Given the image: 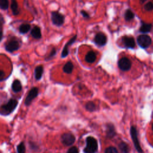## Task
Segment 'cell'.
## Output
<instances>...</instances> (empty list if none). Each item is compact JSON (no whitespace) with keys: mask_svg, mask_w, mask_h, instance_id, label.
I'll return each instance as SVG.
<instances>
[{"mask_svg":"<svg viewBox=\"0 0 153 153\" xmlns=\"http://www.w3.org/2000/svg\"><path fill=\"white\" fill-rule=\"evenodd\" d=\"M96 59V54L93 51H88L85 56V60L88 63H92Z\"/></svg>","mask_w":153,"mask_h":153,"instance_id":"9a60e30c","label":"cell"},{"mask_svg":"<svg viewBox=\"0 0 153 153\" xmlns=\"http://www.w3.org/2000/svg\"><path fill=\"white\" fill-rule=\"evenodd\" d=\"M5 77V73L2 70H0V81L3 80Z\"/></svg>","mask_w":153,"mask_h":153,"instance_id":"d6a6232c","label":"cell"},{"mask_svg":"<svg viewBox=\"0 0 153 153\" xmlns=\"http://www.w3.org/2000/svg\"><path fill=\"white\" fill-rule=\"evenodd\" d=\"M30 29V25L29 23H23L20 25L19 31L21 34H25L27 33Z\"/></svg>","mask_w":153,"mask_h":153,"instance_id":"ffe728a7","label":"cell"},{"mask_svg":"<svg viewBox=\"0 0 153 153\" xmlns=\"http://www.w3.org/2000/svg\"><path fill=\"white\" fill-rule=\"evenodd\" d=\"M74 69V64L71 61L66 62L63 67V71L65 73L69 74L72 73Z\"/></svg>","mask_w":153,"mask_h":153,"instance_id":"ac0fdd59","label":"cell"},{"mask_svg":"<svg viewBox=\"0 0 153 153\" xmlns=\"http://www.w3.org/2000/svg\"><path fill=\"white\" fill-rule=\"evenodd\" d=\"M145 10L147 11H151L153 10V3L152 2H148L145 5Z\"/></svg>","mask_w":153,"mask_h":153,"instance_id":"83f0119b","label":"cell"},{"mask_svg":"<svg viewBox=\"0 0 153 153\" xmlns=\"http://www.w3.org/2000/svg\"><path fill=\"white\" fill-rule=\"evenodd\" d=\"M86 145L84 148V153H96L97 151L98 145L96 139L92 137L88 136L85 140Z\"/></svg>","mask_w":153,"mask_h":153,"instance_id":"7a4b0ae2","label":"cell"},{"mask_svg":"<svg viewBox=\"0 0 153 153\" xmlns=\"http://www.w3.org/2000/svg\"><path fill=\"white\" fill-rule=\"evenodd\" d=\"M20 47L19 42L14 39L8 41L5 45V50L9 53H13L19 50Z\"/></svg>","mask_w":153,"mask_h":153,"instance_id":"8992f818","label":"cell"},{"mask_svg":"<svg viewBox=\"0 0 153 153\" xmlns=\"http://www.w3.org/2000/svg\"><path fill=\"white\" fill-rule=\"evenodd\" d=\"M30 35L32 36L36 39H39L42 37L41 29L38 26H35L30 31Z\"/></svg>","mask_w":153,"mask_h":153,"instance_id":"4fadbf2b","label":"cell"},{"mask_svg":"<svg viewBox=\"0 0 153 153\" xmlns=\"http://www.w3.org/2000/svg\"><path fill=\"white\" fill-rule=\"evenodd\" d=\"M11 88L13 92L14 93H18L22 89V85L21 82L19 79L14 80L11 85Z\"/></svg>","mask_w":153,"mask_h":153,"instance_id":"2e32d148","label":"cell"},{"mask_svg":"<svg viewBox=\"0 0 153 153\" xmlns=\"http://www.w3.org/2000/svg\"><path fill=\"white\" fill-rule=\"evenodd\" d=\"M67 153H79V152L76 146H72L68 150Z\"/></svg>","mask_w":153,"mask_h":153,"instance_id":"f546056e","label":"cell"},{"mask_svg":"<svg viewBox=\"0 0 153 153\" xmlns=\"http://www.w3.org/2000/svg\"><path fill=\"white\" fill-rule=\"evenodd\" d=\"M122 42L125 45V47L128 48H133L136 45L135 41L132 36H123L122 38Z\"/></svg>","mask_w":153,"mask_h":153,"instance_id":"8fae6325","label":"cell"},{"mask_svg":"<svg viewBox=\"0 0 153 153\" xmlns=\"http://www.w3.org/2000/svg\"><path fill=\"white\" fill-rule=\"evenodd\" d=\"M5 20L3 16L0 14V27H2V25L4 24Z\"/></svg>","mask_w":153,"mask_h":153,"instance_id":"4dcf8cb0","label":"cell"},{"mask_svg":"<svg viewBox=\"0 0 153 153\" xmlns=\"http://www.w3.org/2000/svg\"><path fill=\"white\" fill-rule=\"evenodd\" d=\"M3 38V30L2 27H0V41L2 40Z\"/></svg>","mask_w":153,"mask_h":153,"instance_id":"836d02e7","label":"cell"},{"mask_svg":"<svg viewBox=\"0 0 153 153\" xmlns=\"http://www.w3.org/2000/svg\"><path fill=\"white\" fill-rule=\"evenodd\" d=\"M44 72V68L42 65L37 66L34 71V75L35 78L36 80H40L42 76V74Z\"/></svg>","mask_w":153,"mask_h":153,"instance_id":"5bb4252c","label":"cell"},{"mask_svg":"<svg viewBox=\"0 0 153 153\" xmlns=\"http://www.w3.org/2000/svg\"><path fill=\"white\" fill-rule=\"evenodd\" d=\"M118 68L123 71H128L131 67V62L127 57L121 58L118 62Z\"/></svg>","mask_w":153,"mask_h":153,"instance_id":"52a82bcc","label":"cell"},{"mask_svg":"<svg viewBox=\"0 0 153 153\" xmlns=\"http://www.w3.org/2000/svg\"><path fill=\"white\" fill-rule=\"evenodd\" d=\"M130 135L131 139L133 140L134 146L135 147V149L139 153H143V151L142 149V148L140 145L139 141L138 139L137 136V131L136 128V127L133 126H131L130 127Z\"/></svg>","mask_w":153,"mask_h":153,"instance_id":"3957f363","label":"cell"},{"mask_svg":"<svg viewBox=\"0 0 153 153\" xmlns=\"http://www.w3.org/2000/svg\"><path fill=\"white\" fill-rule=\"evenodd\" d=\"M85 108L87 111L93 112L96 110V105L94 104V103H93V102H88L85 105Z\"/></svg>","mask_w":153,"mask_h":153,"instance_id":"cb8c5ba5","label":"cell"},{"mask_svg":"<svg viewBox=\"0 0 153 153\" xmlns=\"http://www.w3.org/2000/svg\"><path fill=\"white\" fill-rule=\"evenodd\" d=\"M118 148L121 153H129L130 148L126 142H121L118 145Z\"/></svg>","mask_w":153,"mask_h":153,"instance_id":"44dd1931","label":"cell"},{"mask_svg":"<svg viewBox=\"0 0 153 153\" xmlns=\"http://www.w3.org/2000/svg\"><path fill=\"white\" fill-rule=\"evenodd\" d=\"M152 130H153V124H152Z\"/></svg>","mask_w":153,"mask_h":153,"instance_id":"d590c367","label":"cell"},{"mask_svg":"<svg viewBox=\"0 0 153 153\" xmlns=\"http://www.w3.org/2000/svg\"><path fill=\"white\" fill-rule=\"evenodd\" d=\"M148 0H140V2L141 3V4H143V3H145L146 1H147Z\"/></svg>","mask_w":153,"mask_h":153,"instance_id":"e575fe53","label":"cell"},{"mask_svg":"<svg viewBox=\"0 0 153 153\" xmlns=\"http://www.w3.org/2000/svg\"><path fill=\"white\" fill-rule=\"evenodd\" d=\"M38 94V88L35 87L32 88L29 91L25 99V105L29 106L32 103V100L37 97Z\"/></svg>","mask_w":153,"mask_h":153,"instance_id":"ba28073f","label":"cell"},{"mask_svg":"<svg viewBox=\"0 0 153 153\" xmlns=\"http://www.w3.org/2000/svg\"><path fill=\"white\" fill-rule=\"evenodd\" d=\"M105 153H118V152L115 147L109 146L105 150Z\"/></svg>","mask_w":153,"mask_h":153,"instance_id":"4316f807","label":"cell"},{"mask_svg":"<svg viewBox=\"0 0 153 153\" xmlns=\"http://www.w3.org/2000/svg\"><path fill=\"white\" fill-rule=\"evenodd\" d=\"M56 50L55 48H53L51 50V51L50 53L49 54V55L47 56V57L45 58V60H49L51 59L56 55Z\"/></svg>","mask_w":153,"mask_h":153,"instance_id":"f1b7e54d","label":"cell"},{"mask_svg":"<svg viewBox=\"0 0 153 153\" xmlns=\"http://www.w3.org/2000/svg\"><path fill=\"white\" fill-rule=\"evenodd\" d=\"M134 17V14L130 10H127L124 14V18L126 21H130Z\"/></svg>","mask_w":153,"mask_h":153,"instance_id":"603a6c76","label":"cell"},{"mask_svg":"<svg viewBox=\"0 0 153 153\" xmlns=\"http://www.w3.org/2000/svg\"><path fill=\"white\" fill-rule=\"evenodd\" d=\"M137 42L140 47L147 48L151 44L152 41L149 36L146 34H143L138 36L137 38Z\"/></svg>","mask_w":153,"mask_h":153,"instance_id":"5b68a950","label":"cell"},{"mask_svg":"<svg viewBox=\"0 0 153 153\" xmlns=\"http://www.w3.org/2000/svg\"><path fill=\"white\" fill-rule=\"evenodd\" d=\"M106 134L108 137H113L115 135V131L113 125L108 124L107 126Z\"/></svg>","mask_w":153,"mask_h":153,"instance_id":"7402d4cb","label":"cell"},{"mask_svg":"<svg viewBox=\"0 0 153 153\" xmlns=\"http://www.w3.org/2000/svg\"><path fill=\"white\" fill-rule=\"evenodd\" d=\"M94 42L97 46H103L106 44L107 38L103 33L99 32L95 35Z\"/></svg>","mask_w":153,"mask_h":153,"instance_id":"30bf717a","label":"cell"},{"mask_svg":"<svg viewBox=\"0 0 153 153\" xmlns=\"http://www.w3.org/2000/svg\"><path fill=\"white\" fill-rule=\"evenodd\" d=\"M51 19L52 23L54 25L57 26H61L64 23L65 16L62 14L60 13L59 11H54L51 12Z\"/></svg>","mask_w":153,"mask_h":153,"instance_id":"277c9868","label":"cell"},{"mask_svg":"<svg viewBox=\"0 0 153 153\" xmlns=\"http://www.w3.org/2000/svg\"><path fill=\"white\" fill-rule=\"evenodd\" d=\"M9 7L8 0H0V8L2 10H7Z\"/></svg>","mask_w":153,"mask_h":153,"instance_id":"484cf974","label":"cell"},{"mask_svg":"<svg viewBox=\"0 0 153 153\" xmlns=\"http://www.w3.org/2000/svg\"><path fill=\"white\" fill-rule=\"evenodd\" d=\"M17 105L18 102L16 99H10L7 103L0 106V115L4 116L10 115L15 110Z\"/></svg>","mask_w":153,"mask_h":153,"instance_id":"6da1fadb","label":"cell"},{"mask_svg":"<svg viewBox=\"0 0 153 153\" xmlns=\"http://www.w3.org/2000/svg\"><path fill=\"white\" fill-rule=\"evenodd\" d=\"M62 143L65 146L72 145L75 141V137L74 134L69 133H64L61 136Z\"/></svg>","mask_w":153,"mask_h":153,"instance_id":"9c48e42d","label":"cell"},{"mask_svg":"<svg viewBox=\"0 0 153 153\" xmlns=\"http://www.w3.org/2000/svg\"><path fill=\"white\" fill-rule=\"evenodd\" d=\"M11 9L12 10V13L13 15L17 16L18 14H19L20 10L19 8V5H18L17 0H11Z\"/></svg>","mask_w":153,"mask_h":153,"instance_id":"e0dca14e","label":"cell"},{"mask_svg":"<svg viewBox=\"0 0 153 153\" xmlns=\"http://www.w3.org/2000/svg\"><path fill=\"white\" fill-rule=\"evenodd\" d=\"M81 14L82 15V16L85 18H88L89 17V14L85 11H81Z\"/></svg>","mask_w":153,"mask_h":153,"instance_id":"1f68e13d","label":"cell"},{"mask_svg":"<svg viewBox=\"0 0 153 153\" xmlns=\"http://www.w3.org/2000/svg\"><path fill=\"white\" fill-rule=\"evenodd\" d=\"M17 153H26V147L25 143L22 142L17 146Z\"/></svg>","mask_w":153,"mask_h":153,"instance_id":"d4e9b609","label":"cell"},{"mask_svg":"<svg viewBox=\"0 0 153 153\" xmlns=\"http://www.w3.org/2000/svg\"><path fill=\"white\" fill-rule=\"evenodd\" d=\"M151 27H152L151 24L142 22V25L139 28V31L143 33H148L151 30Z\"/></svg>","mask_w":153,"mask_h":153,"instance_id":"d6986e66","label":"cell"},{"mask_svg":"<svg viewBox=\"0 0 153 153\" xmlns=\"http://www.w3.org/2000/svg\"><path fill=\"white\" fill-rule=\"evenodd\" d=\"M76 39V35H75L70 40H69V41L65 44L64 48H63L62 54H61V57L62 58H65L68 55V54H69V48H68L71 45H72L74 42H75Z\"/></svg>","mask_w":153,"mask_h":153,"instance_id":"7c38bea8","label":"cell"}]
</instances>
